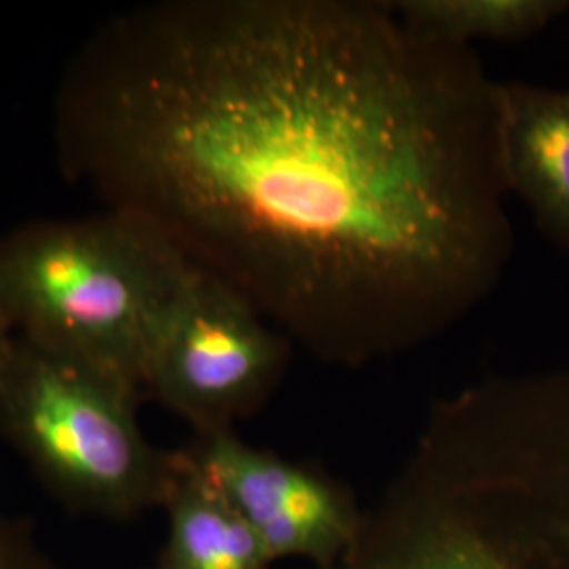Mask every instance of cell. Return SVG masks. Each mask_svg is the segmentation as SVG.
I'll use <instances>...</instances> for the list:
<instances>
[{
  "label": "cell",
  "mask_w": 569,
  "mask_h": 569,
  "mask_svg": "<svg viewBox=\"0 0 569 569\" xmlns=\"http://www.w3.org/2000/svg\"><path fill=\"white\" fill-rule=\"evenodd\" d=\"M188 456L256 531L268 559L326 552L345 536L340 498L305 468L247 446L230 430L203 435Z\"/></svg>",
  "instance_id": "cell-5"
},
{
  "label": "cell",
  "mask_w": 569,
  "mask_h": 569,
  "mask_svg": "<svg viewBox=\"0 0 569 569\" xmlns=\"http://www.w3.org/2000/svg\"><path fill=\"white\" fill-rule=\"evenodd\" d=\"M291 340L224 281L194 270L148 369L143 392L199 435L230 430L264 401Z\"/></svg>",
  "instance_id": "cell-4"
},
{
  "label": "cell",
  "mask_w": 569,
  "mask_h": 569,
  "mask_svg": "<svg viewBox=\"0 0 569 569\" xmlns=\"http://www.w3.org/2000/svg\"><path fill=\"white\" fill-rule=\"evenodd\" d=\"M171 536L164 569H264L270 561L256 531L213 488L188 453L164 502Z\"/></svg>",
  "instance_id": "cell-7"
},
{
  "label": "cell",
  "mask_w": 569,
  "mask_h": 569,
  "mask_svg": "<svg viewBox=\"0 0 569 569\" xmlns=\"http://www.w3.org/2000/svg\"><path fill=\"white\" fill-rule=\"evenodd\" d=\"M0 569H63L42 549L32 526L0 512Z\"/></svg>",
  "instance_id": "cell-10"
},
{
  "label": "cell",
  "mask_w": 569,
  "mask_h": 569,
  "mask_svg": "<svg viewBox=\"0 0 569 569\" xmlns=\"http://www.w3.org/2000/svg\"><path fill=\"white\" fill-rule=\"evenodd\" d=\"M395 13L428 39L523 41L569 11V0H392Z\"/></svg>",
  "instance_id": "cell-8"
},
{
  "label": "cell",
  "mask_w": 569,
  "mask_h": 569,
  "mask_svg": "<svg viewBox=\"0 0 569 569\" xmlns=\"http://www.w3.org/2000/svg\"><path fill=\"white\" fill-rule=\"evenodd\" d=\"M16 338H18V333L11 326L7 312L0 306V390H2L4 376H7L9 366H11V357H13V350H16Z\"/></svg>",
  "instance_id": "cell-12"
},
{
  "label": "cell",
  "mask_w": 569,
  "mask_h": 569,
  "mask_svg": "<svg viewBox=\"0 0 569 569\" xmlns=\"http://www.w3.org/2000/svg\"><path fill=\"white\" fill-rule=\"evenodd\" d=\"M385 569H507L468 533H435Z\"/></svg>",
  "instance_id": "cell-9"
},
{
  "label": "cell",
  "mask_w": 569,
  "mask_h": 569,
  "mask_svg": "<svg viewBox=\"0 0 569 569\" xmlns=\"http://www.w3.org/2000/svg\"><path fill=\"white\" fill-rule=\"evenodd\" d=\"M569 385V382H568ZM552 435L555 439V460L568 470L569 475V388H559L552 395Z\"/></svg>",
  "instance_id": "cell-11"
},
{
  "label": "cell",
  "mask_w": 569,
  "mask_h": 569,
  "mask_svg": "<svg viewBox=\"0 0 569 569\" xmlns=\"http://www.w3.org/2000/svg\"><path fill=\"white\" fill-rule=\"evenodd\" d=\"M140 395L18 336L0 390V432L72 509L129 517L164 505L180 468V453L146 441Z\"/></svg>",
  "instance_id": "cell-3"
},
{
  "label": "cell",
  "mask_w": 569,
  "mask_h": 569,
  "mask_svg": "<svg viewBox=\"0 0 569 569\" xmlns=\"http://www.w3.org/2000/svg\"><path fill=\"white\" fill-rule=\"evenodd\" d=\"M498 164L507 194L569 260V89L496 81Z\"/></svg>",
  "instance_id": "cell-6"
},
{
  "label": "cell",
  "mask_w": 569,
  "mask_h": 569,
  "mask_svg": "<svg viewBox=\"0 0 569 569\" xmlns=\"http://www.w3.org/2000/svg\"><path fill=\"white\" fill-rule=\"evenodd\" d=\"M493 87L388 0H159L68 60L53 142L103 209L357 366L458 329L509 268Z\"/></svg>",
  "instance_id": "cell-1"
},
{
  "label": "cell",
  "mask_w": 569,
  "mask_h": 569,
  "mask_svg": "<svg viewBox=\"0 0 569 569\" xmlns=\"http://www.w3.org/2000/svg\"><path fill=\"white\" fill-rule=\"evenodd\" d=\"M194 270L112 209L0 234V306L16 333L140 392Z\"/></svg>",
  "instance_id": "cell-2"
}]
</instances>
